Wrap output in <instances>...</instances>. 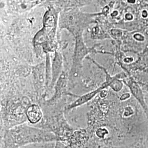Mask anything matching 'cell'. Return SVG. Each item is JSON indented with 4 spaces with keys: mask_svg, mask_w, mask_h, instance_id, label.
Returning <instances> with one entry per match:
<instances>
[{
    "mask_svg": "<svg viewBox=\"0 0 148 148\" xmlns=\"http://www.w3.org/2000/svg\"><path fill=\"white\" fill-rule=\"evenodd\" d=\"M76 42L77 45L74 56V64L76 66L81 67V65L82 64V61L84 57L88 52V49H87V48L83 42L82 36L77 37Z\"/></svg>",
    "mask_w": 148,
    "mask_h": 148,
    "instance_id": "cell-1",
    "label": "cell"
},
{
    "mask_svg": "<svg viewBox=\"0 0 148 148\" xmlns=\"http://www.w3.org/2000/svg\"><path fill=\"white\" fill-rule=\"evenodd\" d=\"M29 121L32 123H36L39 121L42 116V113L38 106L34 104L30 106L27 112Z\"/></svg>",
    "mask_w": 148,
    "mask_h": 148,
    "instance_id": "cell-2",
    "label": "cell"
},
{
    "mask_svg": "<svg viewBox=\"0 0 148 148\" xmlns=\"http://www.w3.org/2000/svg\"><path fill=\"white\" fill-rule=\"evenodd\" d=\"M101 89H103V88L101 87L98 90H95L92 92H90L89 93H87L85 95L79 97V98L77 100H76L75 101H74V103H73L70 105L68 106L66 109H70L74 108L75 107L81 106V105L85 104V103H87L88 101L90 100L93 97H95Z\"/></svg>",
    "mask_w": 148,
    "mask_h": 148,
    "instance_id": "cell-3",
    "label": "cell"
},
{
    "mask_svg": "<svg viewBox=\"0 0 148 148\" xmlns=\"http://www.w3.org/2000/svg\"><path fill=\"white\" fill-rule=\"evenodd\" d=\"M109 85L112 89L116 92H119V90H121L123 86L122 83L120 81L114 79H111L110 82H109Z\"/></svg>",
    "mask_w": 148,
    "mask_h": 148,
    "instance_id": "cell-4",
    "label": "cell"
},
{
    "mask_svg": "<svg viewBox=\"0 0 148 148\" xmlns=\"http://www.w3.org/2000/svg\"><path fill=\"white\" fill-rule=\"evenodd\" d=\"M131 90H132L133 94L137 98L138 100L140 101L142 103V104H143V103H144L143 96H142L141 90H140L139 87H138V86L135 83H134V85L132 86V87H131Z\"/></svg>",
    "mask_w": 148,
    "mask_h": 148,
    "instance_id": "cell-5",
    "label": "cell"
},
{
    "mask_svg": "<svg viewBox=\"0 0 148 148\" xmlns=\"http://www.w3.org/2000/svg\"><path fill=\"white\" fill-rule=\"evenodd\" d=\"M134 114V111L131 106H127L125 108V110L124 112V116L128 117Z\"/></svg>",
    "mask_w": 148,
    "mask_h": 148,
    "instance_id": "cell-6",
    "label": "cell"
},
{
    "mask_svg": "<svg viewBox=\"0 0 148 148\" xmlns=\"http://www.w3.org/2000/svg\"><path fill=\"white\" fill-rule=\"evenodd\" d=\"M108 133V132H107V130L104 129V128H101V129H99L97 132V134L98 137L101 138H103L104 137L105 134Z\"/></svg>",
    "mask_w": 148,
    "mask_h": 148,
    "instance_id": "cell-7",
    "label": "cell"
},
{
    "mask_svg": "<svg viewBox=\"0 0 148 148\" xmlns=\"http://www.w3.org/2000/svg\"><path fill=\"white\" fill-rule=\"evenodd\" d=\"M134 38L137 40L138 41H143L144 40V37H143L142 35H140V34H135L134 35Z\"/></svg>",
    "mask_w": 148,
    "mask_h": 148,
    "instance_id": "cell-8",
    "label": "cell"
},
{
    "mask_svg": "<svg viewBox=\"0 0 148 148\" xmlns=\"http://www.w3.org/2000/svg\"><path fill=\"white\" fill-rule=\"evenodd\" d=\"M130 97V95L129 93H125L123 94V95H122L120 98V99L121 101H125V99H127L128 98H129Z\"/></svg>",
    "mask_w": 148,
    "mask_h": 148,
    "instance_id": "cell-9",
    "label": "cell"
},
{
    "mask_svg": "<svg viewBox=\"0 0 148 148\" xmlns=\"http://www.w3.org/2000/svg\"><path fill=\"white\" fill-rule=\"evenodd\" d=\"M125 18L128 21H131V20H132L133 16L131 14L127 13L125 16Z\"/></svg>",
    "mask_w": 148,
    "mask_h": 148,
    "instance_id": "cell-10",
    "label": "cell"
},
{
    "mask_svg": "<svg viewBox=\"0 0 148 148\" xmlns=\"http://www.w3.org/2000/svg\"><path fill=\"white\" fill-rule=\"evenodd\" d=\"M107 95V92H106V90H103L101 93V96L102 98H104Z\"/></svg>",
    "mask_w": 148,
    "mask_h": 148,
    "instance_id": "cell-11",
    "label": "cell"
},
{
    "mask_svg": "<svg viewBox=\"0 0 148 148\" xmlns=\"http://www.w3.org/2000/svg\"><path fill=\"white\" fill-rule=\"evenodd\" d=\"M133 59L132 58H127L125 59L124 61L125 62H126V63H130V62H132Z\"/></svg>",
    "mask_w": 148,
    "mask_h": 148,
    "instance_id": "cell-12",
    "label": "cell"
},
{
    "mask_svg": "<svg viewBox=\"0 0 148 148\" xmlns=\"http://www.w3.org/2000/svg\"><path fill=\"white\" fill-rule=\"evenodd\" d=\"M142 16L144 18H146L148 16V12L146 11H143L142 12Z\"/></svg>",
    "mask_w": 148,
    "mask_h": 148,
    "instance_id": "cell-13",
    "label": "cell"
},
{
    "mask_svg": "<svg viewBox=\"0 0 148 148\" xmlns=\"http://www.w3.org/2000/svg\"><path fill=\"white\" fill-rule=\"evenodd\" d=\"M128 2L131 3H134L136 2V0H127Z\"/></svg>",
    "mask_w": 148,
    "mask_h": 148,
    "instance_id": "cell-14",
    "label": "cell"
},
{
    "mask_svg": "<svg viewBox=\"0 0 148 148\" xmlns=\"http://www.w3.org/2000/svg\"><path fill=\"white\" fill-rule=\"evenodd\" d=\"M117 14V12L116 11H114L113 13L111 14V16H116Z\"/></svg>",
    "mask_w": 148,
    "mask_h": 148,
    "instance_id": "cell-15",
    "label": "cell"
}]
</instances>
